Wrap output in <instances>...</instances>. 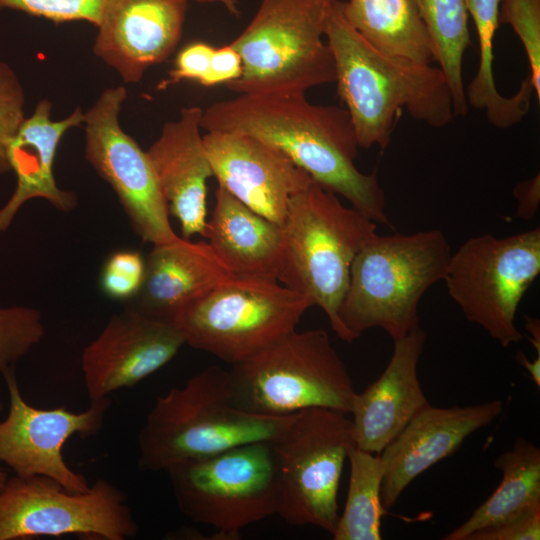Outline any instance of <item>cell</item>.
Returning <instances> with one entry per match:
<instances>
[{
    "instance_id": "cell-1",
    "label": "cell",
    "mask_w": 540,
    "mask_h": 540,
    "mask_svg": "<svg viewBox=\"0 0 540 540\" xmlns=\"http://www.w3.org/2000/svg\"><path fill=\"white\" fill-rule=\"evenodd\" d=\"M201 128L246 134L277 148L323 189L393 227L377 174L355 165L360 147L345 108L313 104L305 93L239 94L203 109Z\"/></svg>"
},
{
    "instance_id": "cell-2",
    "label": "cell",
    "mask_w": 540,
    "mask_h": 540,
    "mask_svg": "<svg viewBox=\"0 0 540 540\" xmlns=\"http://www.w3.org/2000/svg\"><path fill=\"white\" fill-rule=\"evenodd\" d=\"M325 38L335 63L338 94L360 148L384 150L401 113L429 126L448 125L454 114L442 71L386 56L373 48L346 19L342 1L329 14Z\"/></svg>"
},
{
    "instance_id": "cell-3",
    "label": "cell",
    "mask_w": 540,
    "mask_h": 540,
    "mask_svg": "<svg viewBox=\"0 0 540 540\" xmlns=\"http://www.w3.org/2000/svg\"><path fill=\"white\" fill-rule=\"evenodd\" d=\"M294 414L263 415L236 407L229 370L209 366L182 387L157 397L138 434V466L143 471H167L186 460L272 441Z\"/></svg>"
},
{
    "instance_id": "cell-4",
    "label": "cell",
    "mask_w": 540,
    "mask_h": 540,
    "mask_svg": "<svg viewBox=\"0 0 540 540\" xmlns=\"http://www.w3.org/2000/svg\"><path fill=\"white\" fill-rule=\"evenodd\" d=\"M451 255L439 230L376 235L351 265L339 309L344 341L351 343L372 328L384 330L394 341L420 326V300L443 281Z\"/></svg>"
},
{
    "instance_id": "cell-5",
    "label": "cell",
    "mask_w": 540,
    "mask_h": 540,
    "mask_svg": "<svg viewBox=\"0 0 540 540\" xmlns=\"http://www.w3.org/2000/svg\"><path fill=\"white\" fill-rule=\"evenodd\" d=\"M279 283L307 297L344 340L339 309L357 253L376 235V223L315 181L294 195L282 224Z\"/></svg>"
},
{
    "instance_id": "cell-6",
    "label": "cell",
    "mask_w": 540,
    "mask_h": 540,
    "mask_svg": "<svg viewBox=\"0 0 540 540\" xmlns=\"http://www.w3.org/2000/svg\"><path fill=\"white\" fill-rule=\"evenodd\" d=\"M336 0H261L253 18L230 44L242 75L226 86L238 94L305 93L335 82L325 38Z\"/></svg>"
},
{
    "instance_id": "cell-7",
    "label": "cell",
    "mask_w": 540,
    "mask_h": 540,
    "mask_svg": "<svg viewBox=\"0 0 540 540\" xmlns=\"http://www.w3.org/2000/svg\"><path fill=\"white\" fill-rule=\"evenodd\" d=\"M233 404L263 415L322 407L349 414L356 395L323 329L293 330L229 370Z\"/></svg>"
},
{
    "instance_id": "cell-8",
    "label": "cell",
    "mask_w": 540,
    "mask_h": 540,
    "mask_svg": "<svg viewBox=\"0 0 540 540\" xmlns=\"http://www.w3.org/2000/svg\"><path fill=\"white\" fill-rule=\"evenodd\" d=\"M166 472L180 511L219 539H238L245 527L278 513L281 483L271 441L186 460Z\"/></svg>"
},
{
    "instance_id": "cell-9",
    "label": "cell",
    "mask_w": 540,
    "mask_h": 540,
    "mask_svg": "<svg viewBox=\"0 0 540 540\" xmlns=\"http://www.w3.org/2000/svg\"><path fill=\"white\" fill-rule=\"evenodd\" d=\"M310 300L278 281L236 276L180 309L185 344L237 364L296 329Z\"/></svg>"
},
{
    "instance_id": "cell-10",
    "label": "cell",
    "mask_w": 540,
    "mask_h": 540,
    "mask_svg": "<svg viewBox=\"0 0 540 540\" xmlns=\"http://www.w3.org/2000/svg\"><path fill=\"white\" fill-rule=\"evenodd\" d=\"M347 415L322 407L299 411L271 441L281 483L277 514L288 524L312 525L331 535L335 531L339 483L355 446Z\"/></svg>"
},
{
    "instance_id": "cell-11",
    "label": "cell",
    "mask_w": 540,
    "mask_h": 540,
    "mask_svg": "<svg viewBox=\"0 0 540 540\" xmlns=\"http://www.w3.org/2000/svg\"><path fill=\"white\" fill-rule=\"evenodd\" d=\"M539 273L537 227L508 237L468 239L452 253L443 281L466 319L507 348L523 337L516 312Z\"/></svg>"
},
{
    "instance_id": "cell-12",
    "label": "cell",
    "mask_w": 540,
    "mask_h": 540,
    "mask_svg": "<svg viewBox=\"0 0 540 540\" xmlns=\"http://www.w3.org/2000/svg\"><path fill=\"white\" fill-rule=\"evenodd\" d=\"M138 531L125 494L105 479L85 492H71L50 477L15 475L0 489V540L65 535L126 540Z\"/></svg>"
},
{
    "instance_id": "cell-13",
    "label": "cell",
    "mask_w": 540,
    "mask_h": 540,
    "mask_svg": "<svg viewBox=\"0 0 540 540\" xmlns=\"http://www.w3.org/2000/svg\"><path fill=\"white\" fill-rule=\"evenodd\" d=\"M126 98L124 86L109 87L84 111L85 158L112 187L143 241L171 243L180 237L170 225L167 202L151 161L120 125Z\"/></svg>"
},
{
    "instance_id": "cell-14",
    "label": "cell",
    "mask_w": 540,
    "mask_h": 540,
    "mask_svg": "<svg viewBox=\"0 0 540 540\" xmlns=\"http://www.w3.org/2000/svg\"><path fill=\"white\" fill-rule=\"evenodd\" d=\"M9 394V412L0 421V462L17 476L50 477L71 492H85V476L71 469L63 457V446L73 435L81 438L98 434L110 408L109 397L90 402L81 412L65 407L42 409L22 397L14 369L2 374Z\"/></svg>"
},
{
    "instance_id": "cell-15",
    "label": "cell",
    "mask_w": 540,
    "mask_h": 540,
    "mask_svg": "<svg viewBox=\"0 0 540 540\" xmlns=\"http://www.w3.org/2000/svg\"><path fill=\"white\" fill-rule=\"evenodd\" d=\"M184 344L172 321L134 308L114 315L82 352L81 368L90 402L135 386L170 362Z\"/></svg>"
},
{
    "instance_id": "cell-16",
    "label": "cell",
    "mask_w": 540,
    "mask_h": 540,
    "mask_svg": "<svg viewBox=\"0 0 540 540\" xmlns=\"http://www.w3.org/2000/svg\"><path fill=\"white\" fill-rule=\"evenodd\" d=\"M203 144L218 185L280 226L292 197L314 181L283 152L249 135L206 132Z\"/></svg>"
},
{
    "instance_id": "cell-17",
    "label": "cell",
    "mask_w": 540,
    "mask_h": 540,
    "mask_svg": "<svg viewBox=\"0 0 540 540\" xmlns=\"http://www.w3.org/2000/svg\"><path fill=\"white\" fill-rule=\"evenodd\" d=\"M188 0H105L93 53L125 83L167 60L180 42Z\"/></svg>"
},
{
    "instance_id": "cell-18",
    "label": "cell",
    "mask_w": 540,
    "mask_h": 540,
    "mask_svg": "<svg viewBox=\"0 0 540 540\" xmlns=\"http://www.w3.org/2000/svg\"><path fill=\"white\" fill-rule=\"evenodd\" d=\"M503 411L493 399L476 405L422 408L381 451L384 466L381 504L388 512L403 491L428 468L452 455L475 431Z\"/></svg>"
},
{
    "instance_id": "cell-19",
    "label": "cell",
    "mask_w": 540,
    "mask_h": 540,
    "mask_svg": "<svg viewBox=\"0 0 540 540\" xmlns=\"http://www.w3.org/2000/svg\"><path fill=\"white\" fill-rule=\"evenodd\" d=\"M426 333L416 327L394 340L391 358L382 374L356 393L351 411L355 446L380 454L408 422L429 403L418 378V363Z\"/></svg>"
},
{
    "instance_id": "cell-20",
    "label": "cell",
    "mask_w": 540,
    "mask_h": 540,
    "mask_svg": "<svg viewBox=\"0 0 540 540\" xmlns=\"http://www.w3.org/2000/svg\"><path fill=\"white\" fill-rule=\"evenodd\" d=\"M202 113L198 106L182 108L146 150L169 214L178 220L184 239L202 236L207 222V182L213 173L201 134Z\"/></svg>"
},
{
    "instance_id": "cell-21",
    "label": "cell",
    "mask_w": 540,
    "mask_h": 540,
    "mask_svg": "<svg viewBox=\"0 0 540 540\" xmlns=\"http://www.w3.org/2000/svg\"><path fill=\"white\" fill-rule=\"evenodd\" d=\"M51 112V101L39 100L9 146L8 161L17 183L10 199L0 209V232L10 226L17 211L31 199H45L63 212L77 206L76 194L58 187L53 166L63 136L83 125L84 111L76 107L61 120H52Z\"/></svg>"
},
{
    "instance_id": "cell-22",
    "label": "cell",
    "mask_w": 540,
    "mask_h": 540,
    "mask_svg": "<svg viewBox=\"0 0 540 540\" xmlns=\"http://www.w3.org/2000/svg\"><path fill=\"white\" fill-rule=\"evenodd\" d=\"M238 276L208 242L177 241L153 245L145 261V277L132 307L172 321L184 306Z\"/></svg>"
},
{
    "instance_id": "cell-23",
    "label": "cell",
    "mask_w": 540,
    "mask_h": 540,
    "mask_svg": "<svg viewBox=\"0 0 540 540\" xmlns=\"http://www.w3.org/2000/svg\"><path fill=\"white\" fill-rule=\"evenodd\" d=\"M202 237L238 276L279 280L283 261L282 227L220 186Z\"/></svg>"
},
{
    "instance_id": "cell-24",
    "label": "cell",
    "mask_w": 540,
    "mask_h": 540,
    "mask_svg": "<svg viewBox=\"0 0 540 540\" xmlns=\"http://www.w3.org/2000/svg\"><path fill=\"white\" fill-rule=\"evenodd\" d=\"M342 7L352 27L380 53L418 65L436 61L415 0H348Z\"/></svg>"
},
{
    "instance_id": "cell-25",
    "label": "cell",
    "mask_w": 540,
    "mask_h": 540,
    "mask_svg": "<svg viewBox=\"0 0 540 540\" xmlns=\"http://www.w3.org/2000/svg\"><path fill=\"white\" fill-rule=\"evenodd\" d=\"M502 479L493 493L474 510L445 540H467L475 531L514 518L540 505V449L519 437L512 449L502 453L494 463Z\"/></svg>"
},
{
    "instance_id": "cell-26",
    "label": "cell",
    "mask_w": 540,
    "mask_h": 540,
    "mask_svg": "<svg viewBox=\"0 0 540 540\" xmlns=\"http://www.w3.org/2000/svg\"><path fill=\"white\" fill-rule=\"evenodd\" d=\"M472 17L479 42V65L468 85V105L484 111L489 122L498 128H508L520 122L529 112L534 92L529 75L512 96L502 95L496 87L493 72V43L499 25L501 0H462Z\"/></svg>"
},
{
    "instance_id": "cell-27",
    "label": "cell",
    "mask_w": 540,
    "mask_h": 540,
    "mask_svg": "<svg viewBox=\"0 0 540 540\" xmlns=\"http://www.w3.org/2000/svg\"><path fill=\"white\" fill-rule=\"evenodd\" d=\"M415 2L433 41L436 62L450 88L454 114L466 116L469 105L463 81V60L471 40L463 1Z\"/></svg>"
},
{
    "instance_id": "cell-28",
    "label": "cell",
    "mask_w": 540,
    "mask_h": 540,
    "mask_svg": "<svg viewBox=\"0 0 540 540\" xmlns=\"http://www.w3.org/2000/svg\"><path fill=\"white\" fill-rule=\"evenodd\" d=\"M350 477L344 511L332 536L334 540H380L384 466L380 454L356 446L348 454Z\"/></svg>"
},
{
    "instance_id": "cell-29",
    "label": "cell",
    "mask_w": 540,
    "mask_h": 540,
    "mask_svg": "<svg viewBox=\"0 0 540 540\" xmlns=\"http://www.w3.org/2000/svg\"><path fill=\"white\" fill-rule=\"evenodd\" d=\"M45 328L38 310L25 307H0V372L14 369L44 337Z\"/></svg>"
},
{
    "instance_id": "cell-30",
    "label": "cell",
    "mask_w": 540,
    "mask_h": 540,
    "mask_svg": "<svg viewBox=\"0 0 540 540\" xmlns=\"http://www.w3.org/2000/svg\"><path fill=\"white\" fill-rule=\"evenodd\" d=\"M499 23L510 25L520 39L534 93L540 100V0H501Z\"/></svg>"
},
{
    "instance_id": "cell-31",
    "label": "cell",
    "mask_w": 540,
    "mask_h": 540,
    "mask_svg": "<svg viewBox=\"0 0 540 540\" xmlns=\"http://www.w3.org/2000/svg\"><path fill=\"white\" fill-rule=\"evenodd\" d=\"M25 93L14 70L0 59V175L11 171L8 149L26 118Z\"/></svg>"
},
{
    "instance_id": "cell-32",
    "label": "cell",
    "mask_w": 540,
    "mask_h": 540,
    "mask_svg": "<svg viewBox=\"0 0 540 540\" xmlns=\"http://www.w3.org/2000/svg\"><path fill=\"white\" fill-rule=\"evenodd\" d=\"M145 277V260L137 251L121 250L111 254L100 273L103 293L114 300H130L139 293Z\"/></svg>"
},
{
    "instance_id": "cell-33",
    "label": "cell",
    "mask_w": 540,
    "mask_h": 540,
    "mask_svg": "<svg viewBox=\"0 0 540 540\" xmlns=\"http://www.w3.org/2000/svg\"><path fill=\"white\" fill-rule=\"evenodd\" d=\"M105 0H0L12 9L55 23L86 21L97 27Z\"/></svg>"
},
{
    "instance_id": "cell-34",
    "label": "cell",
    "mask_w": 540,
    "mask_h": 540,
    "mask_svg": "<svg viewBox=\"0 0 540 540\" xmlns=\"http://www.w3.org/2000/svg\"><path fill=\"white\" fill-rule=\"evenodd\" d=\"M213 50L214 47L201 41L184 46L176 55L167 78L158 84V89L164 90L185 80L200 83L208 70Z\"/></svg>"
},
{
    "instance_id": "cell-35",
    "label": "cell",
    "mask_w": 540,
    "mask_h": 540,
    "mask_svg": "<svg viewBox=\"0 0 540 540\" xmlns=\"http://www.w3.org/2000/svg\"><path fill=\"white\" fill-rule=\"evenodd\" d=\"M540 505L533 506L522 514L480 529L470 534L467 540H539Z\"/></svg>"
},
{
    "instance_id": "cell-36",
    "label": "cell",
    "mask_w": 540,
    "mask_h": 540,
    "mask_svg": "<svg viewBox=\"0 0 540 540\" xmlns=\"http://www.w3.org/2000/svg\"><path fill=\"white\" fill-rule=\"evenodd\" d=\"M243 72V62L239 52L229 43L220 48H214L208 70L199 83L210 87L228 84L237 80Z\"/></svg>"
},
{
    "instance_id": "cell-37",
    "label": "cell",
    "mask_w": 540,
    "mask_h": 540,
    "mask_svg": "<svg viewBox=\"0 0 540 540\" xmlns=\"http://www.w3.org/2000/svg\"><path fill=\"white\" fill-rule=\"evenodd\" d=\"M513 194L518 201L516 216L524 220L533 219L540 204V174L518 183Z\"/></svg>"
},
{
    "instance_id": "cell-38",
    "label": "cell",
    "mask_w": 540,
    "mask_h": 540,
    "mask_svg": "<svg viewBox=\"0 0 540 540\" xmlns=\"http://www.w3.org/2000/svg\"><path fill=\"white\" fill-rule=\"evenodd\" d=\"M516 360L530 373L531 379L537 385V387H540V358L528 360L522 351H518L516 354Z\"/></svg>"
},
{
    "instance_id": "cell-39",
    "label": "cell",
    "mask_w": 540,
    "mask_h": 540,
    "mask_svg": "<svg viewBox=\"0 0 540 540\" xmlns=\"http://www.w3.org/2000/svg\"><path fill=\"white\" fill-rule=\"evenodd\" d=\"M525 327L528 333L531 335L529 340L537 352V356L540 357V323L539 319L531 316H525Z\"/></svg>"
},
{
    "instance_id": "cell-40",
    "label": "cell",
    "mask_w": 540,
    "mask_h": 540,
    "mask_svg": "<svg viewBox=\"0 0 540 540\" xmlns=\"http://www.w3.org/2000/svg\"><path fill=\"white\" fill-rule=\"evenodd\" d=\"M188 1H194L202 4H219L223 6L228 13L234 16H238L240 14V10L238 7V3L236 0H188Z\"/></svg>"
},
{
    "instance_id": "cell-41",
    "label": "cell",
    "mask_w": 540,
    "mask_h": 540,
    "mask_svg": "<svg viewBox=\"0 0 540 540\" xmlns=\"http://www.w3.org/2000/svg\"><path fill=\"white\" fill-rule=\"evenodd\" d=\"M2 409H3V404H2L1 399H0V412L2 411ZM7 479H8L7 472H5L3 470V468L0 467V489L3 488V486L5 485Z\"/></svg>"
}]
</instances>
